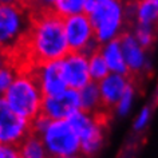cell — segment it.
<instances>
[{
  "label": "cell",
  "mask_w": 158,
  "mask_h": 158,
  "mask_svg": "<svg viewBox=\"0 0 158 158\" xmlns=\"http://www.w3.org/2000/svg\"><path fill=\"white\" fill-rule=\"evenodd\" d=\"M70 52L64 36L63 19L48 8L32 10L31 24L20 50L16 54L18 63L38 64L59 60Z\"/></svg>",
  "instance_id": "1"
},
{
  "label": "cell",
  "mask_w": 158,
  "mask_h": 158,
  "mask_svg": "<svg viewBox=\"0 0 158 158\" xmlns=\"http://www.w3.org/2000/svg\"><path fill=\"white\" fill-rule=\"evenodd\" d=\"M3 98L15 113L28 121L42 113L44 95L30 64L19 67L16 77Z\"/></svg>",
  "instance_id": "2"
},
{
  "label": "cell",
  "mask_w": 158,
  "mask_h": 158,
  "mask_svg": "<svg viewBox=\"0 0 158 158\" xmlns=\"http://www.w3.org/2000/svg\"><path fill=\"white\" fill-rule=\"evenodd\" d=\"M87 15L93 23L97 42L99 44L119 39L130 23L126 0H103Z\"/></svg>",
  "instance_id": "3"
},
{
  "label": "cell",
  "mask_w": 158,
  "mask_h": 158,
  "mask_svg": "<svg viewBox=\"0 0 158 158\" xmlns=\"http://www.w3.org/2000/svg\"><path fill=\"white\" fill-rule=\"evenodd\" d=\"M32 10L20 3L0 4V48L16 54L26 39Z\"/></svg>",
  "instance_id": "4"
},
{
  "label": "cell",
  "mask_w": 158,
  "mask_h": 158,
  "mask_svg": "<svg viewBox=\"0 0 158 158\" xmlns=\"http://www.w3.org/2000/svg\"><path fill=\"white\" fill-rule=\"evenodd\" d=\"M107 114H94L78 110L69 118L81 143V154L93 157L102 149L105 143V129Z\"/></svg>",
  "instance_id": "5"
},
{
  "label": "cell",
  "mask_w": 158,
  "mask_h": 158,
  "mask_svg": "<svg viewBox=\"0 0 158 158\" xmlns=\"http://www.w3.org/2000/svg\"><path fill=\"white\" fill-rule=\"evenodd\" d=\"M39 137L51 158H66L81 154L79 138L69 119H51Z\"/></svg>",
  "instance_id": "6"
},
{
  "label": "cell",
  "mask_w": 158,
  "mask_h": 158,
  "mask_svg": "<svg viewBox=\"0 0 158 158\" xmlns=\"http://www.w3.org/2000/svg\"><path fill=\"white\" fill-rule=\"evenodd\" d=\"M63 28L70 51L90 55L98 50L99 43L97 42L93 23L86 12L64 18Z\"/></svg>",
  "instance_id": "7"
},
{
  "label": "cell",
  "mask_w": 158,
  "mask_h": 158,
  "mask_svg": "<svg viewBox=\"0 0 158 158\" xmlns=\"http://www.w3.org/2000/svg\"><path fill=\"white\" fill-rule=\"evenodd\" d=\"M30 133V121L15 113L0 97V146H19Z\"/></svg>",
  "instance_id": "8"
},
{
  "label": "cell",
  "mask_w": 158,
  "mask_h": 158,
  "mask_svg": "<svg viewBox=\"0 0 158 158\" xmlns=\"http://www.w3.org/2000/svg\"><path fill=\"white\" fill-rule=\"evenodd\" d=\"M78 110H81L78 90L67 87L59 94L43 98L42 114L50 119H69Z\"/></svg>",
  "instance_id": "9"
},
{
  "label": "cell",
  "mask_w": 158,
  "mask_h": 158,
  "mask_svg": "<svg viewBox=\"0 0 158 158\" xmlns=\"http://www.w3.org/2000/svg\"><path fill=\"white\" fill-rule=\"evenodd\" d=\"M30 66L44 97L55 95V94H59L67 89V83L62 71L60 59Z\"/></svg>",
  "instance_id": "10"
},
{
  "label": "cell",
  "mask_w": 158,
  "mask_h": 158,
  "mask_svg": "<svg viewBox=\"0 0 158 158\" xmlns=\"http://www.w3.org/2000/svg\"><path fill=\"white\" fill-rule=\"evenodd\" d=\"M63 77L67 87L81 90L83 86L91 82L89 73V55L85 52L70 51L64 58L60 59Z\"/></svg>",
  "instance_id": "11"
},
{
  "label": "cell",
  "mask_w": 158,
  "mask_h": 158,
  "mask_svg": "<svg viewBox=\"0 0 158 158\" xmlns=\"http://www.w3.org/2000/svg\"><path fill=\"white\" fill-rule=\"evenodd\" d=\"M122 51L125 55L126 66H127L130 77L145 73L149 67L148 48H145L133 35L131 30H126L119 38Z\"/></svg>",
  "instance_id": "12"
},
{
  "label": "cell",
  "mask_w": 158,
  "mask_h": 158,
  "mask_svg": "<svg viewBox=\"0 0 158 158\" xmlns=\"http://www.w3.org/2000/svg\"><path fill=\"white\" fill-rule=\"evenodd\" d=\"M133 85L131 77L125 74L109 73L102 81L98 82V87L101 93L102 105L106 113H111L118 99L123 95V93Z\"/></svg>",
  "instance_id": "13"
},
{
  "label": "cell",
  "mask_w": 158,
  "mask_h": 158,
  "mask_svg": "<svg viewBox=\"0 0 158 158\" xmlns=\"http://www.w3.org/2000/svg\"><path fill=\"white\" fill-rule=\"evenodd\" d=\"M98 51H99L101 55L103 56L110 73L130 75L127 66H126L125 55H123V51H122L119 39H114V40L102 43V44H99V47H98Z\"/></svg>",
  "instance_id": "14"
},
{
  "label": "cell",
  "mask_w": 158,
  "mask_h": 158,
  "mask_svg": "<svg viewBox=\"0 0 158 158\" xmlns=\"http://www.w3.org/2000/svg\"><path fill=\"white\" fill-rule=\"evenodd\" d=\"M79 91V101H81V110L94 114H107L103 109L101 99V93L97 82H90L83 86Z\"/></svg>",
  "instance_id": "15"
},
{
  "label": "cell",
  "mask_w": 158,
  "mask_h": 158,
  "mask_svg": "<svg viewBox=\"0 0 158 158\" xmlns=\"http://www.w3.org/2000/svg\"><path fill=\"white\" fill-rule=\"evenodd\" d=\"M18 149L20 158H51L42 138L34 133H30L18 146Z\"/></svg>",
  "instance_id": "16"
},
{
  "label": "cell",
  "mask_w": 158,
  "mask_h": 158,
  "mask_svg": "<svg viewBox=\"0 0 158 158\" xmlns=\"http://www.w3.org/2000/svg\"><path fill=\"white\" fill-rule=\"evenodd\" d=\"M86 7V0H56L50 10L59 15L62 19L73 16V15L83 14Z\"/></svg>",
  "instance_id": "17"
},
{
  "label": "cell",
  "mask_w": 158,
  "mask_h": 158,
  "mask_svg": "<svg viewBox=\"0 0 158 158\" xmlns=\"http://www.w3.org/2000/svg\"><path fill=\"white\" fill-rule=\"evenodd\" d=\"M89 73H90L91 81L97 82V83L99 81H102L110 73L103 56H102L98 50L89 55Z\"/></svg>",
  "instance_id": "18"
},
{
  "label": "cell",
  "mask_w": 158,
  "mask_h": 158,
  "mask_svg": "<svg viewBox=\"0 0 158 158\" xmlns=\"http://www.w3.org/2000/svg\"><path fill=\"white\" fill-rule=\"evenodd\" d=\"M134 101H135V87H134V85H131L123 93V95L118 99L115 106H114L113 110H111V113L115 114V115L119 117V118L127 117L130 114V111L133 110Z\"/></svg>",
  "instance_id": "19"
},
{
  "label": "cell",
  "mask_w": 158,
  "mask_h": 158,
  "mask_svg": "<svg viewBox=\"0 0 158 158\" xmlns=\"http://www.w3.org/2000/svg\"><path fill=\"white\" fill-rule=\"evenodd\" d=\"M156 28L157 27L152 26H141V24H134L131 28L133 35L135 36V39L139 42V44H142L145 48H150L154 42H156Z\"/></svg>",
  "instance_id": "20"
},
{
  "label": "cell",
  "mask_w": 158,
  "mask_h": 158,
  "mask_svg": "<svg viewBox=\"0 0 158 158\" xmlns=\"http://www.w3.org/2000/svg\"><path fill=\"white\" fill-rule=\"evenodd\" d=\"M19 67H20V64L18 62H14L11 64L0 69V97L4 95L6 91L10 89L11 83L14 82L19 71Z\"/></svg>",
  "instance_id": "21"
},
{
  "label": "cell",
  "mask_w": 158,
  "mask_h": 158,
  "mask_svg": "<svg viewBox=\"0 0 158 158\" xmlns=\"http://www.w3.org/2000/svg\"><path fill=\"white\" fill-rule=\"evenodd\" d=\"M150 119H152V109H150L149 106H145V107H142L139 111L137 113L135 118H134V121H133L134 130H135V131H143L149 126Z\"/></svg>",
  "instance_id": "22"
},
{
  "label": "cell",
  "mask_w": 158,
  "mask_h": 158,
  "mask_svg": "<svg viewBox=\"0 0 158 158\" xmlns=\"http://www.w3.org/2000/svg\"><path fill=\"white\" fill-rule=\"evenodd\" d=\"M50 118H47L44 114H38L35 118L30 121V126H31V133L36 134V135H40V134L44 131V129L48 126L50 123Z\"/></svg>",
  "instance_id": "23"
},
{
  "label": "cell",
  "mask_w": 158,
  "mask_h": 158,
  "mask_svg": "<svg viewBox=\"0 0 158 158\" xmlns=\"http://www.w3.org/2000/svg\"><path fill=\"white\" fill-rule=\"evenodd\" d=\"M0 158H20L18 146H11V145L0 146Z\"/></svg>",
  "instance_id": "24"
},
{
  "label": "cell",
  "mask_w": 158,
  "mask_h": 158,
  "mask_svg": "<svg viewBox=\"0 0 158 158\" xmlns=\"http://www.w3.org/2000/svg\"><path fill=\"white\" fill-rule=\"evenodd\" d=\"M14 62H18L16 55L14 52H10V51H7V50L0 48V69L11 64V63H14Z\"/></svg>",
  "instance_id": "25"
},
{
  "label": "cell",
  "mask_w": 158,
  "mask_h": 158,
  "mask_svg": "<svg viewBox=\"0 0 158 158\" xmlns=\"http://www.w3.org/2000/svg\"><path fill=\"white\" fill-rule=\"evenodd\" d=\"M19 3L26 6L27 8H30V10L39 8V6H40V0H19Z\"/></svg>",
  "instance_id": "26"
},
{
  "label": "cell",
  "mask_w": 158,
  "mask_h": 158,
  "mask_svg": "<svg viewBox=\"0 0 158 158\" xmlns=\"http://www.w3.org/2000/svg\"><path fill=\"white\" fill-rule=\"evenodd\" d=\"M56 2V0H40V6H39V8H51V7L54 6V3Z\"/></svg>",
  "instance_id": "27"
},
{
  "label": "cell",
  "mask_w": 158,
  "mask_h": 158,
  "mask_svg": "<svg viewBox=\"0 0 158 158\" xmlns=\"http://www.w3.org/2000/svg\"><path fill=\"white\" fill-rule=\"evenodd\" d=\"M14 3H19V0H0V4H14Z\"/></svg>",
  "instance_id": "28"
},
{
  "label": "cell",
  "mask_w": 158,
  "mask_h": 158,
  "mask_svg": "<svg viewBox=\"0 0 158 158\" xmlns=\"http://www.w3.org/2000/svg\"><path fill=\"white\" fill-rule=\"evenodd\" d=\"M66 158H83L82 154H78V156H73V157H66Z\"/></svg>",
  "instance_id": "29"
}]
</instances>
